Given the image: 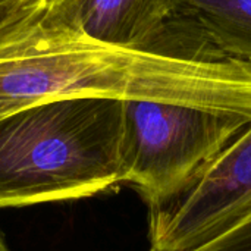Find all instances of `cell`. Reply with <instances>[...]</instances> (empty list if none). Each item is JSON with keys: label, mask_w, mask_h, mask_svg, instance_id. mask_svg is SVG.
Listing matches in <instances>:
<instances>
[{"label": "cell", "mask_w": 251, "mask_h": 251, "mask_svg": "<svg viewBox=\"0 0 251 251\" xmlns=\"http://www.w3.org/2000/svg\"><path fill=\"white\" fill-rule=\"evenodd\" d=\"M81 97L182 104L251 122V62L200 57L174 24L150 47L109 44L56 4L13 0L0 12V116Z\"/></svg>", "instance_id": "cell-1"}, {"label": "cell", "mask_w": 251, "mask_h": 251, "mask_svg": "<svg viewBox=\"0 0 251 251\" xmlns=\"http://www.w3.org/2000/svg\"><path fill=\"white\" fill-rule=\"evenodd\" d=\"M125 101L63 99L0 119V209L68 201L122 184Z\"/></svg>", "instance_id": "cell-2"}, {"label": "cell", "mask_w": 251, "mask_h": 251, "mask_svg": "<svg viewBox=\"0 0 251 251\" xmlns=\"http://www.w3.org/2000/svg\"><path fill=\"white\" fill-rule=\"evenodd\" d=\"M250 121L159 101H125L122 184L151 206L219 157Z\"/></svg>", "instance_id": "cell-3"}, {"label": "cell", "mask_w": 251, "mask_h": 251, "mask_svg": "<svg viewBox=\"0 0 251 251\" xmlns=\"http://www.w3.org/2000/svg\"><path fill=\"white\" fill-rule=\"evenodd\" d=\"M251 212V125L210 165L149 206L150 251H187Z\"/></svg>", "instance_id": "cell-4"}, {"label": "cell", "mask_w": 251, "mask_h": 251, "mask_svg": "<svg viewBox=\"0 0 251 251\" xmlns=\"http://www.w3.org/2000/svg\"><path fill=\"white\" fill-rule=\"evenodd\" d=\"M184 0H62L60 13L87 35L115 46L149 47Z\"/></svg>", "instance_id": "cell-5"}, {"label": "cell", "mask_w": 251, "mask_h": 251, "mask_svg": "<svg viewBox=\"0 0 251 251\" xmlns=\"http://www.w3.org/2000/svg\"><path fill=\"white\" fill-rule=\"evenodd\" d=\"M179 10L222 53L251 62V0H184Z\"/></svg>", "instance_id": "cell-6"}, {"label": "cell", "mask_w": 251, "mask_h": 251, "mask_svg": "<svg viewBox=\"0 0 251 251\" xmlns=\"http://www.w3.org/2000/svg\"><path fill=\"white\" fill-rule=\"evenodd\" d=\"M187 251H251V212L226 231Z\"/></svg>", "instance_id": "cell-7"}, {"label": "cell", "mask_w": 251, "mask_h": 251, "mask_svg": "<svg viewBox=\"0 0 251 251\" xmlns=\"http://www.w3.org/2000/svg\"><path fill=\"white\" fill-rule=\"evenodd\" d=\"M0 251H9L7 246H6V241H4V238L1 235V232H0Z\"/></svg>", "instance_id": "cell-8"}, {"label": "cell", "mask_w": 251, "mask_h": 251, "mask_svg": "<svg viewBox=\"0 0 251 251\" xmlns=\"http://www.w3.org/2000/svg\"><path fill=\"white\" fill-rule=\"evenodd\" d=\"M22 1H41V3H51V4H56V3H60L62 0H22Z\"/></svg>", "instance_id": "cell-9"}, {"label": "cell", "mask_w": 251, "mask_h": 251, "mask_svg": "<svg viewBox=\"0 0 251 251\" xmlns=\"http://www.w3.org/2000/svg\"><path fill=\"white\" fill-rule=\"evenodd\" d=\"M12 1H13V0H0V12H1L7 4H10Z\"/></svg>", "instance_id": "cell-10"}, {"label": "cell", "mask_w": 251, "mask_h": 251, "mask_svg": "<svg viewBox=\"0 0 251 251\" xmlns=\"http://www.w3.org/2000/svg\"><path fill=\"white\" fill-rule=\"evenodd\" d=\"M1 118H4V116H0V119H1Z\"/></svg>", "instance_id": "cell-11"}]
</instances>
